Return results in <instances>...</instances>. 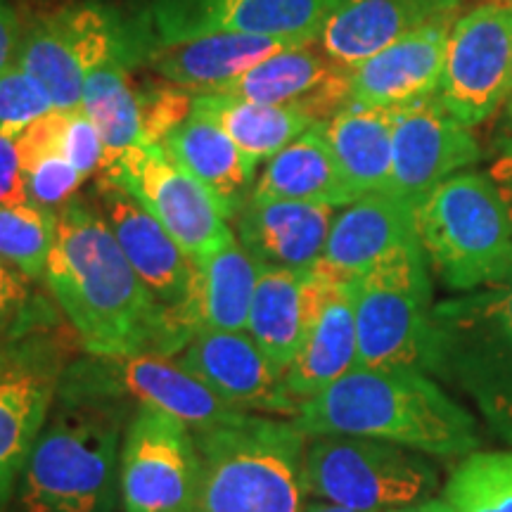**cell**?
Listing matches in <instances>:
<instances>
[{"label":"cell","instance_id":"6da1fadb","mask_svg":"<svg viewBox=\"0 0 512 512\" xmlns=\"http://www.w3.org/2000/svg\"><path fill=\"white\" fill-rule=\"evenodd\" d=\"M48 290L88 356L181 354L169 313L157 304L93 202L57 211Z\"/></svg>","mask_w":512,"mask_h":512},{"label":"cell","instance_id":"7a4b0ae2","mask_svg":"<svg viewBox=\"0 0 512 512\" xmlns=\"http://www.w3.org/2000/svg\"><path fill=\"white\" fill-rule=\"evenodd\" d=\"M306 437L392 441L432 458L475 453L477 420L420 368H354L292 418Z\"/></svg>","mask_w":512,"mask_h":512},{"label":"cell","instance_id":"3957f363","mask_svg":"<svg viewBox=\"0 0 512 512\" xmlns=\"http://www.w3.org/2000/svg\"><path fill=\"white\" fill-rule=\"evenodd\" d=\"M136 408L110 396L57 389L17 486L22 512H114L119 460Z\"/></svg>","mask_w":512,"mask_h":512},{"label":"cell","instance_id":"277c9868","mask_svg":"<svg viewBox=\"0 0 512 512\" xmlns=\"http://www.w3.org/2000/svg\"><path fill=\"white\" fill-rule=\"evenodd\" d=\"M195 439L200 451L195 512H302L309 437L297 422L245 413Z\"/></svg>","mask_w":512,"mask_h":512},{"label":"cell","instance_id":"5b68a950","mask_svg":"<svg viewBox=\"0 0 512 512\" xmlns=\"http://www.w3.org/2000/svg\"><path fill=\"white\" fill-rule=\"evenodd\" d=\"M422 252L451 290L512 280V204L494 178L456 174L415 204Z\"/></svg>","mask_w":512,"mask_h":512},{"label":"cell","instance_id":"8992f818","mask_svg":"<svg viewBox=\"0 0 512 512\" xmlns=\"http://www.w3.org/2000/svg\"><path fill=\"white\" fill-rule=\"evenodd\" d=\"M427 373L456 384L512 444V280L434 306Z\"/></svg>","mask_w":512,"mask_h":512},{"label":"cell","instance_id":"52a82bcc","mask_svg":"<svg viewBox=\"0 0 512 512\" xmlns=\"http://www.w3.org/2000/svg\"><path fill=\"white\" fill-rule=\"evenodd\" d=\"M304 489L316 501L358 512H392L432 498L439 467L392 441L320 434L306 441Z\"/></svg>","mask_w":512,"mask_h":512},{"label":"cell","instance_id":"ba28073f","mask_svg":"<svg viewBox=\"0 0 512 512\" xmlns=\"http://www.w3.org/2000/svg\"><path fill=\"white\" fill-rule=\"evenodd\" d=\"M351 285L356 368H420L427 373L434 306L420 242L384 256Z\"/></svg>","mask_w":512,"mask_h":512},{"label":"cell","instance_id":"9c48e42d","mask_svg":"<svg viewBox=\"0 0 512 512\" xmlns=\"http://www.w3.org/2000/svg\"><path fill=\"white\" fill-rule=\"evenodd\" d=\"M140 38L110 5L74 3L24 27L17 64L46 88L55 110L81 112L88 74L112 57H138Z\"/></svg>","mask_w":512,"mask_h":512},{"label":"cell","instance_id":"30bf717a","mask_svg":"<svg viewBox=\"0 0 512 512\" xmlns=\"http://www.w3.org/2000/svg\"><path fill=\"white\" fill-rule=\"evenodd\" d=\"M60 392L110 396L169 413L200 434L211 427L240 420L245 411L221 401L202 380L181 366L178 358L159 354L83 356L69 361Z\"/></svg>","mask_w":512,"mask_h":512},{"label":"cell","instance_id":"8fae6325","mask_svg":"<svg viewBox=\"0 0 512 512\" xmlns=\"http://www.w3.org/2000/svg\"><path fill=\"white\" fill-rule=\"evenodd\" d=\"M335 5L337 0H147L136 24L140 53L219 34L313 46Z\"/></svg>","mask_w":512,"mask_h":512},{"label":"cell","instance_id":"7c38bea8","mask_svg":"<svg viewBox=\"0 0 512 512\" xmlns=\"http://www.w3.org/2000/svg\"><path fill=\"white\" fill-rule=\"evenodd\" d=\"M69 347L43 328L0 347V512H8L38 434L53 411Z\"/></svg>","mask_w":512,"mask_h":512},{"label":"cell","instance_id":"4fadbf2b","mask_svg":"<svg viewBox=\"0 0 512 512\" xmlns=\"http://www.w3.org/2000/svg\"><path fill=\"white\" fill-rule=\"evenodd\" d=\"M100 178L136 197L190 259L214 254L235 240L219 200L166 155L162 145L128 147L117 162L100 171Z\"/></svg>","mask_w":512,"mask_h":512},{"label":"cell","instance_id":"5bb4252c","mask_svg":"<svg viewBox=\"0 0 512 512\" xmlns=\"http://www.w3.org/2000/svg\"><path fill=\"white\" fill-rule=\"evenodd\" d=\"M197 486L200 451L195 432L174 415L138 406L121 444V510L195 512Z\"/></svg>","mask_w":512,"mask_h":512},{"label":"cell","instance_id":"9a60e30c","mask_svg":"<svg viewBox=\"0 0 512 512\" xmlns=\"http://www.w3.org/2000/svg\"><path fill=\"white\" fill-rule=\"evenodd\" d=\"M512 95V8L479 5L453 24L437 98L467 128Z\"/></svg>","mask_w":512,"mask_h":512},{"label":"cell","instance_id":"2e32d148","mask_svg":"<svg viewBox=\"0 0 512 512\" xmlns=\"http://www.w3.org/2000/svg\"><path fill=\"white\" fill-rule=\"evenodd\" d=\"M392 150L389 192L413 204L482 159L475 136L441 105L437 93L396 107Z\"/></svg>","mask_w":512,"mask_h":512},{"label":"cell","instance_id":"e0dca14e","mask_svg":"<svg viewBox=\"0 0 512 512\" xmlns=\"http://www.w3.org/2000/svg\"><path fill=\"white\" fill-rule=\"evenodd\" d=\"M95 207L112 230L121 252L126 254L128 264L157 299V304L169 313L171 328L183 351L185 342L176 330V316L188 299L192 271H195L188 252L136 197L128 195L119 185L100 178L95 188Z\"/></svg>","mask_w":512,"mask_h":512},{"label":"cell","instance_id":"ac0fdd59","mask_svg":"<svg viewBox=\"0 0 512 512\" xmlns=\"http://www.w3.org/2000/svg\"><path fill=\"white\" fill-rule=\"evenodd\" d=\"M178 361L238 411L292 418L299 411L285 387V373L273 366L247 330L197 332Z\"/></svg>","mask_w":512,"mask_h":512},{"label":"cell","instance_id":"d6986e66","mask_svg":"<svg viewBox=\"0 0 512 512\" xmlns=\"http://www.w3.org/2000/svg\"><path fill=\"white\" fill-rule=\"evenodd\" d=\"M207 93L256 105L292 107L320 124L349 105V69L339 67L328 55H316L311 46L287 48Z\"/></svg>","mask_w":512,"mask_h":512},{"label":"cell","instance_id":"ffe728a7","mask_svg":"<svg viewBox=\"0 0 512 512\" xmlns=\"http://www.w3.org/2000/svg\"><path fill=\"white\" fill-rule=\"evenodd\" d=\"M451 17L434 19L349 69V102L406 107L439 91Z\"/></svg>","mask_w":512,"mask_h":512},{"label":"cell","instance_id":"44dd1931","mask_svg":"<svg viewBox=\"0 0 512 512\" xmlns=\"http://www.w3.org/2000/svg\"><path fill=\"white\" fill-rule=\"evenodd\" d=\"M330 280L332 275L320 266L259 268L247 332L283 373L302 349Z\"/></svg>","mask_w":512,"mask_h":512},{"label":"cell","instance_id":"7402d4cb","mask_svg":"<svg viewBox=\"0 0 512 512\" xmlns=\"http://www.w3.org/2000/svg\"><path fill=\"white\" fill-rule=\"evenodd\" d=\"M415 242H420L415 204L389 190L370 192L335 214L318 266L335 278L354 280L384 256Z\"/></svg>","mask_w":512,"mask_h":512},{"label":"cell","instance_id":"603a6c76","mask_svg":"<svg viewBox=\"0 0 512 512\" xmlns=\"http://www.w3.org/2000/svg\"><path fill=\"white\" fill-rule=\"evenodd\" d=\"M456 8L458 0H337L318 41L332 62L351 69Z\"/></svg>","mask_w":512,"mask_h":512},{"label":"cell","instance_id":"cb8c5ba5","mask_svg":"<svg viewBox=\"0 0 512 512\" xmlns=\"http://www.w3.org/2000/svg\"><path fill=\"white\" fill-rule=\"evenodd\" d=\"M190 294L176 316V330L188 344L197 332L247 330L259 264L240 245L228 242L214 254L192 259Z\"/></svg>","mask_w":512,"mask_h":512},{"label":"cell","instance_id":"d4e9b609","mask_svg":"<svg viewBox=\"0 0 512 512\" xmlns=\"http://www.w3.org/2000/svg\"><path fill=\"white\" fill-rule=\"evenodd\" d=\"M335 207L247 200L238 221L240 245L259 266L316 268L323 259Z\"/></svg>","mask_w":512,"mask_h":512},{"label":"cell","instance_id":"484cf974","mask_svg":"<svg viewBox=\"0 0 512 512\" xmlns=\"http://www.w3.org/2000/svg\"><path fill=\"white\" fill-rule=\"evenodd\" d=\"M358 335L354 285L332 275L302 349L285 370V387L297 406L342 380L356 368Z\"/></svg>","mask_w":512,"mask_h":512},{"label":"cell","instance_id":"4316f807","mask_svg":"<svg viewBox=\"0 0 512 512\" xmlns=\"http://www.w3.org/2000/svg\"><path fill=\"white\" fill-rule=\"evenodd\" d=\"M159 145L219 200L228 221L240 214L252 195L259 164H254L214 119L192 110Z\"/></svg>","mask_w":512,"mask_h":512},{"label":"cell","instance_id":"83f0119b","mask_svg":"<svg viewBox=\"0 0 512 512\" xmlns=\"http://www.w3.org/2000/svg\"><path fill=\"white\" fill-rule=\"evenodd\" d=\"M287 48L297 46L264 36L219 34L192 38L174 46L147 48L140 60H145L147 67L164 81L200 95L238 79L259 62Z\"/></svg>","mask_w":512,"mask_h":512},{"label":"cell","instance_id":"f1b7e54d","mask_svg":"<svg viewBox=\"0 0 512 512\" xmlns=\"http://www.w3.org/2000/svg\"><path fill=\"white\" fill-rule=\"evenodd\" d=\"M249 200L328 204L335 209L356 202L325 136L323 121L268 159Z\"/></svg>","mask_w":512,"mask_h":512},{"label":"cell","instance_id":"f546056e","mask_svg":"<svg viewBox=\"0 0 512 512\" xmlns=\"http://www.w3.org/2000/svg\"><path fill=\"white\" fill-rule=\"evenodd\" d=\"M396 107H370L349 102L323 121L344 181L354 197L389 190L394 162Z\"/></svg>","mask_w":512,"mask_h":512},{"label":"cell","instance_id":"4dcf8cb0","mask_svg":"<svg viewBox=\"0 0 512 512\" xmlns=\"http://www.w3.org/2000/svg\"><path fill=\"white\" fill-rule=\"evenodd\" d=\"M133 62V57H112L93 69L83 86L81 112L98 128L105 147L100 171L117 162L128 147L145 143L140 98L131 83Z\"/></svg>","mask_w":512,"mask_h":512},{"label":"cell","instance_id":"1f68e13d","mask_svg":"<svg viewBox=\"0 0 512 512\" xmlns=\"http://www.w3.org/2000/svg\"><path fill=\"white\" fill-rule=\"evenodd\" d=\"M192 110H200L214 119L254 164L275 157L313 126L306 114L292 107L256 105L228 95H195Z\"/></svg>","mask_w":512,"mask_h":512},{"label":"cell","instance_id":"d6a6232c","mask_svg":"<svg viewBox=\"0 0 512 512\" xmlns=\"http://www.w3.org/2000/svg\"><path fill=\"white\" fill-rule=\"evenodd\" d=\"M444 498L453 512H512V448L465 456Z\"/></svg>","mask_w":512,"mask_h":512},{"label":"cell","instance_id":"836d02e7","mask_svg":"<svg viewBox=\"0 0 512 512\" xmlns=\"http://www.w3.org/2000/svg\"><path fill=\"white\" fill-rule=\"evenodd\" d=\"M55 235V211H46L31 202L0 207V259L34 283L46 280Z\"/></svg>","mask_w":512,"mask_h":512},{"label":"cell","instance_id":"e575fe53","mask_svg":"<svg viewBox=\"0 0 512 512\" xmlns=\"http://www.w3.org/2000/svg\"><path fill=\"white\" fill-rule=\"evenodd\" d=\"M31 283L34 280L0 259V347L29 332L55 328L53 309Z\"/></svg>","mask_w":512,"mask_h":512},{"label":"cell","instance_id":"d590c367","mask_svg":"<svg viewBox=\"0 0 512 512\" xmlns=\"http://www.w3.org/2000/svg\"><path fill=\"white\" fill-rule=\"evenodd\" d=\"M53 110L46 88L17 62L0 74V133L17 138L24 128Z\"/></svg>","mask_w":512,"mask_h":512},{"label":"cell","instance_id":"8d00e7d4","mask_svg":"<svg viewBox=\"0 0 512 512\" xmlns=\"http://www.w3.org/2000/svg\"><path fill=\"white\" fill-rule=\"evenodd\" d=\"M81 183L83 176L64 155L43 157L24 169V190L29 202L55 214L74 200Z\"/></svg>","mask_w":512,"mask_h":512},{"label":"cell","instance_id":"74e56055","mask_svg":"<svg viewBox=\"0 0 512 512\" xmlns=\"http://www.w3.org/2000/svg\"><path fill=\"white\" fill-rule=\"evenodd\" d=\"M138 98L145 143L159 145L176 126H181L190 117L195 93L171 83V86H147L138 91Z\"/></svg>","mask_w":512,"mask_h":512},{"label":"cell","instance_id":"f35d334b","mask_svg":"<svg viewBox=\"0 0 512 512\" xmlns=\"http://www.w3.org/2000/svg\"><path fill=\"white\" fill-rule=\"evenodd\" d=\"M62 155L72 162L74 169L83 176V181L93 176L95 171H100L105 147H102L98 128L83 112H72V117H69L67 131H64Z\"/></svg>","mask_w":512,"mask_h":512},{"label":"cell","instance_id":"ab89813d","mask_svg":"<svg viewBox=\"0 0 512 512\" xmlns=\"http://www.w3.org/2000/svg\"><path fill=\"white\" fill-rule=\"evenodd\" d=\"M69 117L72 112H60L53 110L46 117L36 119L34 124L24 128L22 133L15 138L19 159H22V169H27L38 159L50 157V155H62V143H64V131H67Z\"/></svg>","mask_w":512,"mask_h":512},{"label":"cell","instance_id":"60d3db41","mask_svg":"<svg viewBox=\"0 0 512 512\" xmlns=\"http://www.w3.org/2000/svg\"><path fill=\"white\" fill-rule=\"evenodd\" d=\"M29 202L24 190V169L19 159L17 140L0 133V207Z\"/></svg>","mask_w":512,"mask_h":512},{"label":"cell","instance_id":"b9f144b4","mask_svg":"<svg viewBox=\"0 0 512 512\" xmlns=\"http://www.w3.org/2000/svg\"><path fill=\"white\" fill-rule=\"evenodd\" d=\"M24 24L10 0H0V74L17 62Z\"/></svg>","mask_w":512,"mask_h":512},{"label":"cell","instance_id":"7bdbcfd3","mask_svg":"<svg viewBox=\"0 0 512 512\" xmlns=\"http://www.w3.org/2000/svg\"><path fill=\"white\" fill-rule=\"evenodd\" d=\"M498 150H501V162L496 166V185L503 190V195L512 204V102L501 126V136H498Z\"/></svg>","mask_w":512,"mask_h":512},{"label":"cell","instance_id":"ee69618b","mask_svg":"<svg viewBox=\"0 0 512 512\" xmlns=\"http://www.w3.org/2000/svg\"><path fill=\"white\" fill-rule=\"evenodd\" d=\"M392 512H453L446 498H427V501L408 505V508H399Z\"/></svg>","mask_w":512,"mask_h":512},{"label":"cell","instance_id":"f6af8a7d","mask_svg":"<svg viewBox=\"0 0 512 512\" xmlns=\"http://www.w3.org/2000/svg\"><path fill=\"white\" fill-rule=\"evenodd\" d=\"M302 512H358V510L344 508V505L328 503V501H311V503L304 505Z\"/></svg>","mask_w":512,"mask_h":512}]
</instances>
